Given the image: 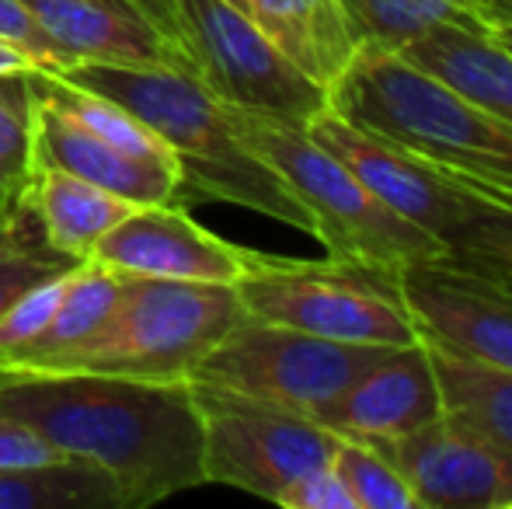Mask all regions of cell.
Returning <instances> with one entry per match:
<instances>
[{"instance_id": "cell-1", "label": "cell", "mask_w": 512, "mask_h": 509, "mask_svg": "<svg viewBox=\"0 0 512 509\" xmlns=\"http://www.w3.org/2000/svg\"><path fill=\"white\" fill-rule=\"evenodd\" d=\"M0 415L60 454L102 464L129 509L206 485L203 422L189 381L105 374H0Z\"/></svg>"}, {"instance_id": "cell-2", "label": "cell", "mask_w": 512, "mask_h": 509, "mask_svg": "<svg viewBox=\"0 0 512 509\" xmlns=\"http://www.w3.org/2000/svg\"><path fill=\"white\" fill-rule=\"evenodd\" d=\"M331 105L432 161L474 199L512 210V123L380 46L356 49Z\"/></svg>"}, {"instance_id": "cell-3", "label": "cell", "mask_w": 512, "mask_h": 509, "mask_svg": "<svg viewBox=\"0 0 512 509\" xmlns=\"http://www.w3.org/2000/svg\"><path fill=\"white\" fill-rule=\"evenodd\" d=\"M56 77L126 105L140 123L154 129L175 154L182 189L255 210L304 234L314 231L307 210L283 178L237 136L227 105L216 102L185 70L77 63Z\"/></svg>"}, {"instance_id": "cell-4", "label": "cell", "mask_w": 512, "mask_h": 509, "mask_svg": "<svg viewBox=\"0 0 512 509\" xmlns=\"http://www.w3.org/2000/svg\"><path fill=\"white\" fill-rule=\"evenodd\" d=\"M248 311L230 283L129 276L115 311L77 346L7 374H105L136 381H189L199 360Z\"/></svg>"}, {"instance_id": "cell-5", "label": "cell", "mask_w": 512, "mask_h": 509, "mask_svg": "<svg viewBox=\"0 0 512 509\" xmlns=\"http://www.w3.org/2000/svg\"><path fill=\"white\" fill-rule=\"evenodd\" d=\"M227 112L237 136L300 199L314 224L310 238H317L328 258L398 272L405 265L446 255L443 241L373 199L366 185L307 133V126L262 112Z\"/></svg>"}, {"instance_id": "cell-6", "label": "cell", "mask_w": 512, "mask_h": 509, "mask_svg": "<svg viewBox=\"0 0 512 509\" xmlns=\"http://www.w3.org/2000/svg\"><path fill=\"white\" fill-rule=\"evenodd\" d=\"M189 77L227 109L262 112L307 126L331 105V91L300 74L227 0H147Z\"/></svg>"}, {"instance_id": "cell-7", "label": "cell", "mask_w": 512, "mask_h": 509, "mask_svg": "<svg viewBox=\"0 0 512 509\" xmlns=\"http://www.w3.org/2000/svg\"><path fill=\"white\" fill-rule=\"evenodd\" d=\"M248 318L286 325L356 346H408L418 342L415 318L394 286V272L338 258L265 255L237 283Z\"/></svg>"}, {"instance_id": "cell-8", "label": "cell", "mask_w": 512, "mask_h": 509, "mask_svg": "<svg viewBox=\"0 0 512 509\" xmlns=\"http://www.w3.org/2000/svg\"><path fill=\"white\" fill-rule=\"evenodd\" d=\"M192 398L203 422L206 485H230L269 503H276L307 471L331 464L342 440L307 412L248 394L192 384Z\"/></svg>"}, {"instance_id": "cell-9", "label": "cell", "mask_w": 512, "mask_h": 509, "mask_svg": "<svg viewBox=\"0 0 512 509\" xmlns=\"http://www.w3.org/2000/svg\"><path fill=\"white\" fill-rule=\"evenodd\" d=\"M391 346H356L269 321H241L192 370V384L223 387L314 415Z\"/></svg>"}, {"instance_id": "cell-10", "label": "cell", "mask_w": 512, "mask_h": 509, "mask_svg": "<svg viewBox=\"0 0 512 509\" xmlns=\"http://www.w3.org/2000/svg\"><path fill=\"white\" fill-rule=\"evenodd\" d=\"M307 133L321 147H328L366 185L373 199H380L387 210L429 231L443 245L481 206V199H474L464 185L446 178L422 154L377 133V129L359 126L356 119L342 116L335 105L317 112L307 123Z\"/></svg>"}, {"instance_id": "cell-11", "label": "cell", "mask_w": 512, "mask_h": 509, "mask_svg": "<svg viewBox=\"0 0 512 509\" xmlns=\"http://www.w3.org/2000/svg\"><path fill=\"white\" fill-rule=\"evenodd\" d=\"M422 339L512 374V286L450 255L394 272Z\"/></svg>"}, {"instance_id": "cell-12", "label": "cell", "mask_w": 512, "mask_h": 509, "mask_svg": "<svg viewBox=\"0 0 512 509\" xmlns=\"http://www.w3.org/2000/svg\"><path fill=\"white\" fill-rule=\"evenodd\" d=\"M370 447L405 475L418 509H512V450L453 415Z\"/></svg>"}, {"instance_id": "cell-13", "label": "cell", "mask_w": 512, "mask_h": 509, "mask_svg": "<svg viewBox=\"0 0 512 509\" xmlns=\"http://www.w3.org/2000/svg\"><path fill=\"white\" fill-rule=\"evenodd\" d=\"M262 258L265 252L216 238L185 213L182 203H150L136 206L126 220H119L95 245L88 262L129 276L237 286L258 269Z\"/></svg>"}, {"instance_id": "cell-14", "label": "cell", "mask_w": 512, "mask_h": 509, "mask_svg": "<svg viewBox=\"0 0 512 509\" xmlns=\"http://www.w3.org/2000/svg\"><path fill=\"white\" fill-rule=\"evenodd\" d=\"M439 415H443V394L429 349L418 339L408 346H391L310 419L324 422L345 440L373 443L408 436Z\"/></svg>"}, {"instance_id": "cell-15", "label": "cell", "mask_w": 512, "mask_h": 509, "mask_svg": "<svg viewBox=\"0 0 512 509\" xmlns=\"http://www.w3.org/2000/svg\"><path fill=\"white\" fill-rule=\"evenodd\" d=\"M70 63L182 70L178 49L147 0H21Z\"/></svg>"}, {"instance_id": "cell-16", "label": "cell", "mask_w": 512, "mask_h": 509, "mask_svg": "<svg viewBox=\"0 0 512 509\" xmlns=\"http://www.w3.org/2000/svg\"><path fill=\"white\" fill-rule=\"evenodd\" d=\"M35 161L84 178V182L140 206L182 199V175L178 171L157 168V164L136 161V157L115 150L112 143L84 129L39 88H35Z\"/></svg>"}, {"instance_id": "cell-17", "label": "cell", "mask_w": 512, "mask_h": 509, "mask_svg": "<svg viewBox=\"0 0 512 509\" xmlns=\"http://www.w3.org/2000/svg\"><path fill=\"white\" fill-rule=\"evenodd\" d=\"M300 74L335 91L359 49L342 0H227Z\"/></svg>"}, {"instance_id": "cell-18", "label": "cell", "mask_w": 512, "mask_h": 509, "mask_svg": "<svg viewBox=\"0 0 512 509\" xmlns=\"http://www.w3.org/2000/svg\"><path fill=\"white\" fill-rule=\"evenodd\" d=\"M28 199L46 245L70 262H88L98 241L140 206L39 161Z\"/></svg>"}, {"instance_id": "cell-19", "label": "cell", "mask_w": 512, "mask_h": 509, "mask_svg": "<svg viewBox=\"0 0 512 509\" xmlns=\"http://www.w3.org/2000/svg\"><path fill=\"white\" fill-rule=\"evenodd\" d=\"M359 35L387 53H401L408 42L439 28H464L474 35H492L512 25V0H342Z\"/></svg>"}, {"instance_id": "cell-20", "label": "cell", "mask_w": 512, "mask_h": 509, "mask_svg": "<svg viewBox=\"0 0 512 509\" xmlns=\"http://www.w3.org/2000/svg\"><path fill=\"white\" fill-rule=\"evenodd\" d=\"M436 370L443 412L512 450V374L422 339Z\"/></svg>"}, {"instance_id": "cell-21", "label": "cell", "mask_w": 512, "mask_h": 509, "mask_svg": "<svg viewBox=\"0 0 512 509\" xmlns=\"http://www.w3.org/2000/svg\"><path fill=\"white\" fill-rule=\"evenodd\" d=\"M0 509H129L126 492L95 461L0 468Z\"/></svg>"}, {"instance_id": "cell-22", "label": "cell", "mask_w": 512, "mask_h": 509, "mask_svg": "<svg viewBox=\"0 0 512 509\" xmlns=\"http://www.w3.org/2000/svg\"><path fill=\"white\" fill-rule=\"evenodd\" d=\"M126 283H129V272L108 269V265H98V262H81L74 269V276H70L67 293H63L60 307H56L53 321H49V328L42 332V339L35 342L25 356L4 363L0 374L28 367V363H35V360H46V356H53V353H63V349L88 339L91 332H98L108 314L115 311Z\"/></svg>"}, {"instance_id": "cell-23", "label": "cell", "mask_w": 512, "mask_h": 509, "mask_svg": "<svg viewBox=\"0 0 512 509\" xmlns=\"http://www.w3.org/2000/svg\"><path fill=\"white\" fill-rule=\"evenodd\" d=\"M32 81L42 95L53 98L63 112H70V116H74L84 129H91L95 136H102V140L112 143L115 150L136 157V161H147V164H157V168L178 171V161L168 150V143H164L147 123H140L126 105L112 102V98L98 95V91L77 88V84L63 81V77L46 74V70H32ZM178 175H182V171H178Z\"/></svg>"}, {"instance_id": "cell-24", "label": "cell", "mask_w": 512, "mask_h": 509, "mask_svg": "<svg viewBox=\"0 0 512 509\" xmlns=\"http://www.w3.org/2000/svg\"><path fill=\"white\" fill-rule=\"evenodd\" d=\"M32 189V185H28ZM70 258L56 255L46 245L39 224H35L32 199L28 192L14 203H0V314L7 311L11 300H18L35 283L70 269Z\"/></svg>"}, {"instance_id": "cell-25", "label": "cell", "mask_w": 512, "mask_h": 509, "mask_svg": "<svg viewBox=\"0 0 512 509\" xmlns=\"http://www.w3.org/2000/svg\"><path fill=\"white\" fill-rule=\"evenodd\" d=\"M35 175V88L28 74L0 77V203L28 192Z\"/></svg>"}, {"instance_id": "cell-26", "label": "cell", "mask_w": 512, "mask_h": 509, "mask_svg": "<svg viewBox=\"0 0 512 509\" xmlns=\"http://www.w3.org/2000/svg\"><path fill=\"white\" fill-rule=\"evenodd\" d=\"M331 468L338 471L349 496L356 499V509H418L405 475L370 443L342 436L335 457H331Z\"/></svg>"}, {"instance_id": "cell-27", "label": "cell", "mask_w": 512, "mask_h": 509, "mask_svg": "<svg viewBox=\"0 0 512 509\" xmlns=\"http://www.w3.org/2000/svg\"><path fill=\"white\" fill-rule=\"evenodd\" d=\"M446 255L512 286V210L509 206L481 203L446 238Z\"/></svg>"}, {"instance_id": "cell-28", "label": "cell", "mask_w": 512, "mask_h": 509, "mask_svg": "<svg viewBox=\"0 0 512 509\" xmlns=\"http://www.w3.org/2000/svg\"><path fill=\"white\" fill-rule=\"evenodd\" d=\"M0 39L14 42V46H21L28 56H35L46 74H63V70L74 67V63L53 46V39L42 32L39 21L28 14V7L21 4V0H0Z\"/></svg>"}, {"instance_id": "cell-29", "label": "cell", "mask_w": 512, "mask_h": 509, "mask_svg": "<svg viewBox=\"0 0 512 509\" xmlns=\"http://www.w3.org/2000/svg\"><path fill=\"white\" fill-rule=\"evenodd\" d=\"M276 503L286 509H356V499L349 496V489L331 464H321V468L307 471L304 478H297Z\"/></svg>"}, {"instance_id": "cell-30", "label": "cell", "mask_w": 512, "mask_h": 509, "mask_svg": "<svg viewBox=\"0 0 512 509\" xmlns=\"http://www.w3.org/2000/svg\"><path fill=\"white\" fill-rule=\"evenodd\" d=\"M56 461H67V454H60L25 422L0 415V468H42Z\"/></svg>"}, {"instance_id": "cell-31", "label": "cell", "mask_w": 512, "mask_h": 509, "mask_svg": "<svg viewBox=\"0 0 512 509\" xmlns=\"http://www.w3.org/2000/svg\"><path fill=\"white\" fill-rule=\"evenodd\" d=\"M28 70H42L39 60H35V56H28L21 46H14V42L0 39V77H7V74H28Z\"/></svg>"}, {"instance_id": "cell-32", "label": "cell", "mask_w": 512, "mask_h": 509, "mask_svg": "<svg viewBox=\"0 0 512 509\" xmlns=\"http://www.w3.org/2000/svg\"><path fill=\"white\" fill-rule=\"evenodd\" d=\"M492 39L499 42L502 49H506V53L512 56V25H506V28H499V32H492Z\"/></svg>"}]
</instances>
